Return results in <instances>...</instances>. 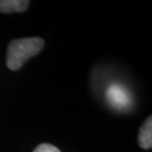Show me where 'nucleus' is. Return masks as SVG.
<instances>
[{"label":"nucleus","instance_id":"nucleus-2","mask_svg":"<svg viewBox=\"0 0 152 152\" xmlns=\"http://www.w3.org/2000/svg\"><path fill=\"white\" fill-rule=\"evenodd\" d=\"M106 96L108 103L115 110L124 111L132 105V97L129 90L121 84H112L108 88Z\"/></svg>","mask_w":152,"mask_h":152},{"label":"nucleus","instance_id":"nucleus-3","mask_svg":"<svg viewBox=\"0 0 152 152\" xmlns=\"http://www.w3.org/2000/svg\"><path fill=\"white\" fill-rule=\"evenodd\" d=\"M29 3L28 0H0V13H21L28 8Z\"/></svg>","mask_w":152,"mask_h":152},{"label":"nucleus","instance_id":"nucleus-4","mask_svg":"<svg viewBox=\"0 0 152 152\" xmlns=\"http://www.w3.org/2000/svg\"><path fill=\"white\" fill-rule=\"evenodd\" d=\"M138 143L143 149H150L152 147V118L148 117L139 129Z\"/></svg>","mask_w":152,"mask_h":152},{"label":"nucleus","instance_id":"nucleus-1","mask_svg":"<svg viewBox=\"0 0 152 152\" xmlns=\"http://www.w3.org/2000/svg\"><path fill=\"white\" fill-rule=\"evenodd\" d=\"M45 45L41 38H25L12 41L8 45L6 64L10 70H18L27 60L38 54Z\"/></svg>","mask_w":152,"mask_h":152},{"label":"nucleus","instance_id":"nucleus-5","mask_svg":"<svg viewBox=\"0 0 152 152\" xmlns=\"http://www.w3.org/2000/svg\"><path fill=\"white\" fill-rule=\"evenodd\" d=\"M34 152H61V151L57 147L54 146V145H51L48 143H42V144H39L34 150Z\"/></svg>","mask_w":152,"mask_h":152}]
</instances>
